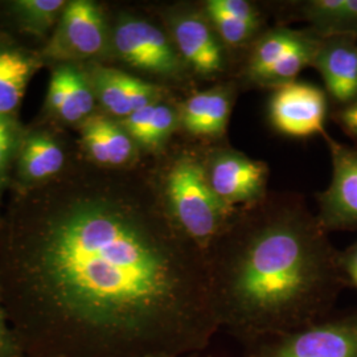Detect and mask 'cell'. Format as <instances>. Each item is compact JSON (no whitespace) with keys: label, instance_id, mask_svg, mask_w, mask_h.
Wrapping results in <instances>:
<instances>
[{"label":"cell","instance_id":"1","mask_svg":"<svg viewBox=\"0 0 357 357\" xmlns=\"http://www.w3.org/2000/svg\"><path fill=\"white\" fill-rule=\"evenodd\" d=\"M0 293L24 357H192L221 330L204 250L156 167L84 156L0 209Z\"/></svg>","mask_w":357,"mask_h":357},{"label":"cell","instance_id":"2","mask_svg":"<svg viewBox=\"0 0 357 357\" xmlns=\"http://www.w3.org/2000/svg\"><path fill=\"white\" fill-rule=\"evenodd\" d=\"M204 253L221 330L243 347L330 318L349 286L340 252L296 195L237 208Z\"/></svg>","mask_w":357,"mask_h":357},{"label":"cell","instance_id":"3","mask_svg":"<svg viewBox=\"0 0 357 357\" xmlns=\"http://www.w3.org/2000/svg\"><path fill=\"white\" fill-rule=\"evenodd\" d=\"M155 162L167 211L192 243L202 250L227 227L234 208L224 204L212 190L205 169V149L176 146Z\"/></svg>","mask_w":357,"mask_h":357},{"label":"cell","instance_id":"4","mask_svg":"<svg viewBox=\"0 0 357 357\" xmlns=\"http://www.w3.org/2000/svg\"><path fill=\"white\" fill-rule=\"evenodd\" d=\"M112 57L163 86L191 79L166 29L131 13H119L112 24Z\"/></svg>","mask_w":357,"mask_h":357},{"label":"cell","instance_id":"5","mask_svg":"<svg viewBox=\"0 0 357 357\" xmlns=\"http://www.w3.org/2000/svg\"><path fill=\"white\" fill-rule=\"evenodd\" d=\"M40 59L45 64L88 65L112 57V24L102 7L91 0L68 1Z\"/></svg>","mask_w":357,"mask_h":357},{"label":"cell","instance_id":"6","mask_svg":"<svg viewBox=\"0 0 357 357\" xmlns=\"http://www.w3.org/2000/svg\"><path fill=\"white\" fill-rule=\"evenodd\" d=\"M165 29L192 76L213 81L228 70V50L202 6L175 4L162 13Z\"/></svg>","mask_w":357,"mask_h":357},{"label":"cell","instance_id":"7","mask_svg":"<svg viewBox=\"0 0 357 357\" xmlns=\"http://www.w3.org/2000/svg\"><path fill=\"white\" fill-rule=\"evenodd\" d=\"M243 348L241 357H357V311Z\"/></svg>","mask_w":357,"mask_h":357},{"label":"cell","instance_id":"8","mask_svg":"<svg viewBox=\"0 0 357 357\" xmlns=\"http://www.w3.org/2000/svg\"><path fill=\"white\" fill-rule=\"evenodd\" d=\"M205 169L212 190L229 208L261 202L268 195V167L230 147L205 149Z\"/></svg>","mask_w":357,"mask_h":357},{"label":"cell","instance_id":"9","mask_svg":"<svg viewBox=\"0 0 357 357\" xmlns=\"http://www.w3.org/2000/svg\"><path fill=\"white\" fill-rule=\"evenodd\" d=\"M327 109L326 90L312 84L293 81L273 91L268 102V119L274 130L286 137L324 135Z\"/></svg>","mask_w":357,"mask_h":357},{"label":"cell","instance_id":"10","mask_svg":"<svg viewBox=\"0 0 357 357\" xmlns=\"http://www.w3.org/2000/svg\"><path fill=\"white\" fill-rule=\"evenodd\" d=\"M331 155L332 178L328 188L318 195L321 228L357 230V149L323 135Z\"/></svg>","mask_w":357,"mask_h":357},{"label":"cell","instance_id":"11","mask_svg":"<svg viewBox=\"0 0 357 357\" xmlns=\"http://www.w3.org/2000/svg\"><path fill=\"white\" fill-rule=\"evenodd\" d=\"M86 68L98 106L102 113L118 121L146 106L168 100L169 89L155 81L100 63L88 64Z\"/></svg>","mask_w":357,"mask_h":357},{"label":"cell","instance_id":"12","mask_svg":"<svg viewBox=\"0 0 357 357\" xmlns=\"http://www.w3.org/2000/svg\"><path fill=\"white\" fill-rule=\"evenodd\" d=\"M82 156L105 169H126L141 163L142 151L121 121L96 113L78 126Z\"/></svg>","mask_w":357,"mask_h":357},{"label":"cell","instance_id":"13","mask_svg":"<svg viewBox=\"0 0 357 357\" xmlns=\"http://www.w3.org/2000/svg\"><path fill=\"white\" fill-rule=\"evenodd\" d=\"M97 106L86 65L53 66L45 97V110L54 121L78 128L97 113Z\"/></svg>","mask_w":357,"mask_h":357},{"label":"cell","instance_id":"14","mask_svg":"<svg viewBox=\"0 0 357 357\" xmlns=\"http://www.w3.org/2000/svg\"><path fill=\"white\" fill-rule=\"evenodd\" d=\"M64 143L47 130L23 131L13 159V188H35L60 176L69 163Z\"/></svg>","mask_w":357,"mask_h":357},{"label":"cell","instance_id":"15","mask_svg":"<svg viewBox=\"0 0 357 357\" xmlns=\"http://www.w3.org/2000/svg\"><path fill=\"white\" fill-rule=\"evenodd\" d=\"M327 96L339 107L357 100V36L321 38L312 60Z\"/></svg>","mask_w":357,"mask_h":357},{"label":"cell","instance_id":"16","mask_svg":"<svg viewBox=\"0 0 357 357\" xmlns=\"http://www.w3.org/2000/svg\"><path fill=\"white\" fill-rule=\"evenodd\" d=\"M233 102L234 88L227 84L192 93L178 106L180 128L197 139L221 138L228 128Z\"/></svg>","mask_w":357,"mask_h":357},{"label":"cell","instance_id":"17","mask_svg":"<svg viewBox=\"0 0 357 357\" xmlns=\"http://www.w3.org/2000/svg\"><path fill=\"white\" fill-rule=\"evenodd\" d=\"M121 123L142 153L160 155L180 130L178 107L168 100L153 103L122 119Z\"/></svg>","mask_w":357,"mask_h":357},{"label":"cell","instance_id":"18","mask_svg":"<svg viewBox=\"0 0 357 357\" xmlns=\"http://www.w3.org/2000/svg\"><path fill=\"white\" fill-rule=\"evenodd\" d=\"M43 65L38 54L0 45V115L16 116L29 81Z\"/></svg>","mask_w":357,"mask_h":357},{"label":"cell","instance_id":"19","mask_svg":"<svg viewBox=\"0 0 357 357\" xmlns=\"http://www.w3.org/2000/svg\"><path fill=\"white\" fill-rule=\"evenodd\" d=\"M310 32V28L293 29L287 26H277L255 38L246 64L243 66L245 79L255 85L268 68L302 44L308 38Z\"/></svg>","mask_w":357,"mask_h":357},{"label":"cell","instance_id":"20","mask_svg":"<svg viewBox=\"0 0 357 357\" xmlns=\"http://www.w3.org/2000/svg\"><path fill=\"white\" fill-rule=\"evenodd\" d=\"M302 16L319 38L357 36V0H310Z\"/></svg>","mask_w":357,"mask_h":357},{"label":"cell","instance_id":"21","mask_svg":"<svg viewBox=\"0 0 357 357\" xmlns=\"http://www.w3.org/2000/svg\"><path fill=\"white\" fill-rule=\"evenodd\" d=\"M66 4L65 0H13L6 7L20 32L36 38H50Z\"/></svg>","mask_w":357,"mask_h":357},{"label":"cell","instance_id":"22","mask_svg":"<svg viewBox=\"0 0 357 357\" xmlns=\"http://www.w3.org/2000/svg\"><path fill=\"white\" fill-rule=\"evenodd\" d=\"M23 131L16 116L0 115V206L4 192L10 185V171Z\"/></svg>","mask_w":357,"mask_h":357},{"label":"cell","instance_id":"23","mask_svg":"<svg viewBox=\"0 0 357 357\" xmlns=\"http://www.w3.org/2000/svg\"><path fill=\"white\" fill-rule=\"evenodd\" d=\"M0 357H24L7 319L0 293Z\"/></svg>","mask_w":357,"mask_h":357},{"label":"cell","instance_id":"24","mask_svg":"<svg viewBox=\"0 0 357 357\" xmlns=\"http://www.w3.org/2000/svg\"><path fill=\"white\" fill-rule=\"evenodd\" d=\"M333 121L343 128L345 134L357 141V100L333 113Z\"/></svg>","mask_w":357,"mask_h":357},{"label":"cell","instance_id":"25","mask_svg":"<svg viewBox=\"0 0 357 357\" xmlns=\"http://www.w3.org/2000/svg\"><path fill=\"white\" fill-rule=\"evenodd\" d=\"M340 265L344 271L349 286L357 289V241L340 252Z\"/></svg>","mask_w":357,"mask_h":357}]
</instances>
